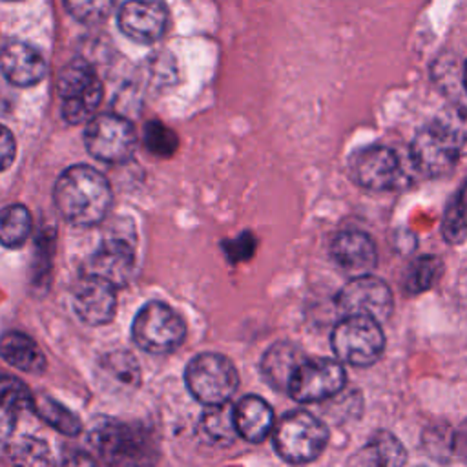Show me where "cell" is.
<instances>
[{
    "label": "cell",
    "instance_id": "cell-1",
    "mask_svg": "<svg viewBox=\"0 0 467 467\" xmlns=\"http://www.w3.org/2000/svg\"><path fill=\"white\" fill-rule=\"evenodd\" d=\"M467 153V109L449 106L427 122L412 139L410 159L429 177L449 173Z\"/></svg>",
    "mask_w": 467,
    "mask_h": 467
},
{
    "label": "cell",
    "instance_id": "cell-2",
    "mask_svg": "<svg viewBox=\"0 0 467 467\" xmlns=\"http://www.w3.org/2000/svg\"><path fill=\"white\" fill-rule=\"evenodd\" d=\"M53 199L67 223L93 226L106 217L111 206V188L99 170L88 164H75L57 179Z\"/></svg>",
    "mask_w": 467,
    "mask_h": 467
},
{
    "label": "cell",
    "instance_id": "cell-3",
    "mask_svg": "<svg viewBox=\"0 0 467 467\" xmlns=\"http://www.w3.org/2000/svg\"><path fill=\"white\" fill-rule=\"evenodd\" d=\"M91 441L108 467H153L159 460L153 431L139 421L104 418L93 425Z\"/></svg>",
    "mask_w": 467,
    "mask_h": 467
},
{
    "label": "cell",
    "instance_id": "cell-4",
    "mask_svg": "<svg viewBox=\"0 0 467 467\" xmlns=\"http://www.w3.org/2000/svg\"><path fill=\"white\" fill-rule=\"evenodd\" d=\"M328 441L325 423L306 410L286 412L274 427V447L290 463L314 462Z\"/></svg>",
    "mask_w": 467,
    "mask_h": 467
},
{
    "label": "cell",
    "instance_id": "cell-5",
    "mask_svg": "<svg viewBox=\"0 0 467 467\" xmlns=\"http://www.w3.org/2000/svg\"><path fill=\"white\" fill-rule=\"evenodd\" d=\"M332 350L339 361L354 367H367L379 359L385 348V334L370 316H343L330 336Z\"/></svg>",
    "mask_w": 467,
    "mask_h": 467
},
{
    "label": "cell",
    "instance_id": "cell-6",
    "mask_svg": "<svg viewBox=\"0 0 467 467\" xmlns=\"http://www.w3.org/2000/svg\"><path fill=\"white\" fill-rule=\"evenodd\" d=\"M190 394L206 407L230 401L239 387L234 363L217 352H202L192 358L184 370Z\"/></svg>",
    "mask_w": 467,
    "mask_h": 467
},
{
    "label": "cell",
    "instance_id": "cell-7",
    "mask_svg": "<svg viewBox=\"0 0 467 467\" xmlns=\"http://www.w3.org/2000/svg\"><path fill=\"white\" fill-rule=\"evenodd\" d=\"M131 337L139 348L150 354H170L186 337L182 317L162 301L146 303L135 316Z\"/></svg>",
    "mask_w": 467,
    "mask_h": 467
},
{
    "label": "cell",
    "instance_id": "cell-8",
    "mask_svg": "<svg viewBox=\"0 0 467 467\" xmlns=\"http://www.w3.org/2000/svg\"><path fill=\"white\" fill-rule=\"evenodd\" d=\"M102 82L95 69L84 60L69 62L58 77V95L62 100V117L69 124L91 120L100 100Z\"/></svg>",
    "mask_w": 467,
    "mask_h": 467
},
{
    "label": "cell",
    "instance_id": "cell-9",
    "mask_svg": "<svg viewBox=\"0 0 467 467\" xmlns=\"http://www.w3.org/2000/svg\"><path fill=\"white\" fill-rule=\"evenodd\" d=\"M84 144L91 157L109 164H122L135 153L137 135L126 117L104 113L89 120L84 131Z\"/></svg>",
    "mask_w": 467,
    "mask_h": 467
},
{
    "label": "cell",
    "instance_id": "cell-10",
    "mask_svg": "<svg viewBox=\"0 0 467 467\" xmlns=\"http://www.w3.org/2000/svg\"><path fill=\"white\" fill-rule=\"evenodd\" d=\"M347 381L339 359L303 358L288 379L286 392L299 403H316L337 394Z\"/></svg>",
    "mask_w": 467,
    "mask_h": 467
},
{
    "label": "cell",
    "instance_id": "cell-11",
    "mask_svg": "<svg viewBox=\"0 0 467 467\" xmlns=\"http://www.w3.org/2000/svg\"><path fill=\"white\" fill-rule=\"evenodd\" d=\"M336 306L345 316L363 314L376 321H385L392 308V294L389 285L370 274L354 275L336 296Z\"/></svg>",
    "mask_w": 467,
    "mask_h": 467
},
{
    "label": "cell",
    "instance_id": "cell-12",
    "mask_svg": "<svg viewBox=\"0 0 467 467\" xmlns=\"http://www.w3.org/2000/svg\"><path fill=\"white\" fill-rule=\"evenodd\" d=\"M350 175L367 190L385 192L394 188L401 175L400 159L387 146H368L352 157Z\"/></svg>",
    "mask_w": 467,
    "mask_h": 467
},
{
    "label": "cell",
    "instance_id": "cell-13",
    "mask_svg": "<svg viewBox=\"0 0 467 467\" xmlns=\"http://www.w3.org/2000/svg\"><path fill=\"white\" fill-rule=\"evenodd\" d=\"M117 24L130 40L153 44L166 31L168 11L159 0H128L117 15Z\"/></svg>",
    "mask_w": 467,
    "mask_h": 467
},
{
    "label": "cell",
    "instance_id": "cell-14",
    "mask_svg": "<svg viewBox=\"0 0 467 467\" xmlns=\"http://www.w3.org/2000/svg\"><path fill=\"white\" fill-rule=\"evenodd\" d=\"M115 286L100 277L82 274L73 288V308L80 321L91 327L109 323L117 312Z\"/></svg>",
    "mask_w": 467,
    "mask_h": 467
},
{
    "label": "cell",
    "instance_id": "cell-15",
    "mask_svg": "<svg viewBox=\"0 0 467 467\" xmlns=\"http://www.w3.org/2000/svg\"><path fill=\"white\" fill-rule=\"evenodd\" d=\"M82 274L100 277L115 288L126 286L135 274V250L122 239L104 241L86 261Z\"/></svg>",
    "mask_w": 467,
    "mask_h": 467
},
{
    "label": "cell",
    "instance_id": "cell-16",
    "mask_svg": "<svg viewBox=\"0 0 467 467\" xmlns=\"http://www.w3.org/2000/svg\"><path fill=\"white\" fill-rule=\"evenodd\" d=\"M0 71L13 86L27 88L46 77L47 66L38 49L13 40L0 47Z\"/></svg>",
    "mask_w": 467,
    "mask_h": 467
},
{
    "label": "cell",
    "instance_id": "cell-17",
    "mask_svg": "<svg viewBox=\"0 0 467 467\" xmlns=\"http://www.w3.org/2000/svg\"><path fill=\"white\" fill-rule=\"evenodd\" d=\"M330 255L341 270L354 275L368 274L378 263L374 241L359 230L339 232L330 244Z\"/></svg>",
    "mask_w": 467,
    "mask_h": 467
},
{
    "label": "cell",
    "instance_id": "cell-18",
    "mask_svg": "<svg viewBox=\"0 0 467 467\" xmlns=\"http://www.w3.org/2000/svg\"><path fill=\"white\" fill-rule=\"evenodd\" d=\"M234 420L237 434L252 443H259L274 432V410L261 396L255 394L241 398L234 407Z\"/></svg>",
    "mask_w": 467,
    "mask_h": 467
},
{
    "label": "cell",
    "instance_id": "cell-19",
    "mask_svg": "<svg viewBox=\"0 0 467 467\" xmlns=\"http://www.w3.org/2000/svg\"><path fill=\"white\" fill-rule=\"evenodd\" d=\"M0 356L7 365L26 374H42L47 367L46 356L35 339L18 330L0 337Z\"/></svg>",
    "mask_w": 467,
    "mask_h": 467
},
{
    "label": "cell",
    "instance_id": "cell-20",
    "mask_svg": "<svg viewBox=\"0 0 467 467\" xmlns=\"http://www.w3.org/2000/svg\"><path fill=\"white\" fill-rule=\"evenodd\" d=\"M97 376L102 385L109 390L128 392L140 385V367L133 354L128 350H115L99 361Z\"/></svg>",
    "mask_w": 467,
    "mask_h": 467
},
{
    "label": "cell",
    "instance_id": "cell-21",
    "mask_svg": "<svg viewBox=\"0 0 467 467\" xmlns=\"http://www.w3.org/2000/svg\"><path fill=\"white\" fill-rule=\"evenodd\" d=\"M5 458L13 467H55V458L47 441L31 434L9 438Z\"/></svg>",
    "mask_w": 467,
    "mask_h": 467
},
{
    "label": "cell",
    "instance_id": "cell-22",
    "mask_svg": "<svg viewBox=\"0 0 467 467\" xmlns=\"http://www.w3.org/2000/svg\"><path fill=\"white\" fill-rule=\"evenodd\" d=\"M301 359L303 358L299 348L294 347L292 343H285V341L275 343L266 350L263 358V363H261L263 376L274 389H286L288 379Z\"/></svg>",
    "mask_w": 467,
    "mask_h": 467
},
{
    "label": "cell",
    "instance_id": "cell-23",
    "mask_svg": "<svg viewBox=\"0 0 467 467\" xmlns=\"http://www.w3.org/2000/svg\"><path fill=\"white\" fill-rule=\"evenodd\" d=\"M33 410L42 421H46L49 427H53L60 434L77 436L82 431V423L78 416L51 396H46V394L35 396Z\"/></svg>",
    "mask_w": 467,
    "mask_h": 467
},
{
    "label": "cell",
    "instance_id": "cell-24",
    "mask_svg": "<svg viewBox=\"0 0 467 467\" xmlns=\"http://www.w3.org/2000/svg\"><path fill=\"white\" fill-rule=\"evenodd\" d=\"M33 219L24 204H9L0 210V244L7 248L22 246L31 235Z\"/></svg>",
    "mask_w": 467,
    "mask_h": 467
},
{
    "label": "cell",
    "instance_id": "cell-25",
    "mask_svg": "<svg viewBox=\"0 0 467 467\" xmlns=\"http://www.w3.org/2000/svg\"><path fill=\"white\" fill-rule=\"evenodd\" d=\"M367 456L372 467H405L407 462L403 443L389 431H378L370 436Z\"/></svg>",
    "mask_w": 467,
    "mask_h": 467
},
{
    "label": "cell",
    "instance_id": "cell-26",
    "mask_svg": "<svg viewBox=\"0 0 467 467\" xmlns=\"http://www.w3.org/2000/svg\"><path fill=\"white\" fill-rule=\"evenodd\" d=\"M441 234L447 243H462L467 235V181L452 195L441 221Z\"/></svg>",
    "mask_w": 467,
    "mask_h": 467
},
{
    "label": "cell",
    "instance_id": "cell-27",
    "mask_svg": "<svg viewBox=\"0 0 467 467\" xmlns=\"http://www.w3.org/2000/svg\"><path fill=\"white\" fill-rule=\"evenodd\" d=\"M443 272V263L436 255H423L412 261L403 277V288L409 294H421L429 290Z\"/></svg>",
    "mask_w": 467,
    "mask_h": 467
},
{
    "label": "cell",
    "instance_id": "cell-28",
    "mask_svg": "<svg viewBox=\"0 0 467 467\" xmlns=\"http://www.w3.org/2000/svg\"><path fill=\"white\" fill-rule=\"evenodd\" d=\"M202 427L206 434L215 441H232L235 436H239L234 420V407L230 401L208 407L202 416Z\"/></svg>",
    "mask_w": 467,
    "mask_h": 467
},
{
    "label": "cell",
    "instance_id": "cell-29",
    "mask_svg": "<svg viewBox=\"0 0 467 467\" xmlns=\"http://www.w3.org/2000/svg\"><path fill=\"white\" fill-rule=\"evenodd\" d=\"M0 403H4L15 412L33 410L35 394L20 378L7 372H0Z\"/></svg>",
    "mask_w": 467,
    "mask_h": 467
},
{
    "label": "cell",
    "instance_id": "cell-30",
    "mask_svg": "<svg viewBox=\"0 0 467 467\" xmlns=\"http://www.w3.org/2000/svg\"><path fill=\"white\" fill-rule=\"evenodd\" d=\"M142 140L150 153L162 157V159L171 157L179 148V137L175 135V131L171 128H168L161 120H150L144 126Z\"/></svg>",
    "mask_w": 467,
    "mask_h": 467
},
{
    "label": "cell",
    "instance_id": "cell-31",
    "mask_svg": "<svg viewBox=\"0 0 467 467\" xmlns=\"http://www.w3.org/2000/svg\"><path fill=\"white\" fill-rule=\"evenodd\" d=\"M113 0H64L67 13L82 24H100L111 11Z\"/></svg>",
    "mask_w": 467,
    "mask_h": 467
},
{
    "label": "cell",
    "instance_id": "cell-32",
    "mask_svg": "<svg viewBox=\"0 0 467 467\" xmlns=\"http://www.w3.org/2000/svg\"><path fill=\"white\" fill-rule=\"evenodd\" d=\"M16 155V142L13 133L0 124V171L7 170Z\"/></svg>",
    "mask_w": 467,
    "mask_h": 467
},
{
    "label": "cell",
    "instance_id": "cell-33",
    "mask_svg": "<svg viewBox=\"0 0 467 467\" xmlns=\"http://www.w3.org/2000/svg\"><path fill=\"white\" fill-rule=\"evenodd\" d=\"M16 425V412L0 403V441H7L13 436Z\"/></svg>",
    "mask_w": 467,
    "mask_h": 467
},
{
    "label": "cell",
    "instance_id": "cell-34",
    "mask_svg": "<svg viewBox=\"0 0 467 467\" xmlns=\"http://www.w3.org/2000/svg\"><path fill=\"white\" fill-rule=\"evenodd\" d=\"M60 467H97V463L86 451H71L67 456H64Z\"/></svg>",
    "mask_w": 467,
    "mask_h": 467
},
{
    "label": "cell",
    "instance_id": "cell-35",
    "mask_svg": "<svg viewBox=\"0 0 467 467\" xmlns=\"http://www.w3.org/2000/svg\"><path fill=\"white\" fill-rule=\"evenodd\" d=\"M458 443L463 445L465 451H467V421L463 423V427H462V431H460V434H458Z\"/></svg>",
    "mask_w": 467,
    "mask_h": 467
},
{
    "label": "cell",
    "instance_id": "cell-36",
    "mask_svg": "<svg viewBox=\"0 0 467 467\" xmlns=\"http://www.w3.org/2000/svg\"><path fill=\"white\" fill-rule=\"evenodd\" d=\"M463 84H465V89H467V64H465V71H463Z\"/></svg>",
    "mask_w": 467,
    "mask_h": 467
}]
</instances>
